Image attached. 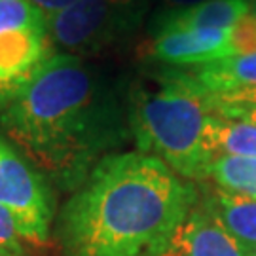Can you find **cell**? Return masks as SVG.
<instances>
[{
    "label": "cell",
    "instance_id": "obj_1",
    "mask_svg": "<svg viewBox=\"0 0 256 256\" xmlns=\"http://www.w3.org/2000/svg\"><path fill=\"white\" fill-rule=\"evenodd\" d=\"M196 205L194 184L154 156H106L63 207V245L68 256H162Z\"/></svg>",
    "mask_w": 256,
    "mask_h": 256
},
{
    "label": "cell",
    "instance_id": "obj_2",
    "mask_svg": "<svg viewBox=\"0 0 256 256\" xmlns=\"http://www.w3.org/2000/svg\"><path fill=\"white\" fill-rule=\"evenodd\" d=\"M0 126L28 158L66 173L129 128L128 101L86 57L54 52L0 92Z\"/></svg>",
    "mask_w": 256,
    "mask_h": 256
},
{
    "label": "cell",
    "instance_id": "obj_3",
    "mask_svg": "<svg viewBox=\"0 0 256 256\" xmlns=\"http://www.w3.org/2000/svg\"><path fill=\"white\" fill-rule=\"evenodd\" d=\"M207 97L176 68L137 84L128 95L129 131L138 152L154 156L184 180L207 178L212 162L205 128L210 116Z\"/></svg>",
    "mask_w": 256,
    "mask_h": 256
},
{
    "label": "cell",
    "instance_id": "obj_4",
    "mask_svg": "<svg viewBox=\"0 0 256 256\" xmlns=\"http://www.w3.org/2000/svg\"><path fill=\"white\" fill-rule=\"evenodd\" d=\"M0 207L18 224L21 239L44 243L50 234L52 202L46 180L8 140L0 137Z\"/></svg>",
    "mask_w": 256,
    "mask_h": 256
},
{
    "label": "cell",
    "instance_id": "obj_5",
    "mask_svg": "<svg viewBox=\"0 0 256 256\" xmlns=\"http://www.w3.org/2000/svg\"><path fill=\"white\" fill-rule=\"evenodd\" d=\"M48 32L55 52L78 57L101 54L129 36L106 0H74L48 18Z\"/></svg>",
    "mask_w": 256,
    "mask_h": 256
},
{
    "label": "cell",
    "instance_id": "obj_6",
    "mask_svg": "<svg viewBox=\"0 0 256 256\" xmlns=\"http://www.w3.org/2000/svg\"><path fill=\"white\" fill-rule=\"evenodd\" d=\"M150 57L174 68L198 66L232 57L230 28L222 30H169L152 34Z\"/></svg>",
    "mask_w": 256,
    "mask_h": 256
},
{
    "label": "cell",
    "instance_id": "obj_7",
    "mask_svg": "<svg viewBox=\"0 0 256 256\" xmlns=\"http://www.w3.org/2000/svg\"><path fill=\"white\" fill-rule=\"evenodd\" d=\"M54 52L48 25L0 28V92L23 80Z\"/></svg>",
    "mask_w": 256,
    "mask_h": 256
},
{
    "label": "cell",
    "instance_id": "obj_8",
    "mask_svg": "<svg viewBox=\"0 0 256 256\" xmlns=\"http://www.w3.org/2000/svg\"><path fill=\"white\" fill-rule=\"evenodd\" d=\"M162 256H250L205 207H194Z\"/></svg>",
    "mask_w": 256,
    "mask_h": 256
},
{
    "label": "cell",
    "instance_id": "obj_9",
    "mask_svg": "<svg viewBox=\"0 0 256 256\" xmlns=\"http://www.w3.org/2000/svg\"><path fill=\"white\" fill-rule=\"evenodd\" d=\"M176 72L207 97L256 90V52L232 55L198 66H184L176 68Z\"/></svg>",
    "mask_w": 256,
    "mask_h": 256
},
{
    "label": "cell",
    "instance_id": "obj_10",
    "mask_svg": "<svg viewBox=\"0 0 256 256\" xmlns=\"http://www.w3.org/2000/svg\"><path fill=\"white\" fill-rule=\"evenodd\" d=\"M250 12L248 0H205L192 8L162 12L152 23V34L169 30H222L232 28Z\"/></svg>",
    "mask_w": 256,
    "mask_h": 256
},
{
    "label": "cell",
    "instance_id": "obj_11",
    "mask_svg": "<svg viewBox=\"0 0 256 256\" xmlns=\"http://www.w3.org/2000/svg\"><path fill=\"white\" fill-rule=\"evenodd\" d=\"M203 207L252 254L256 248V198L216 188L209 194Z\"/></svg>",
    "mask_w": 256,
    "mask_h": 256
},
{
    "label": "cell",
    "instance_id": "obj_12",
    "mask_svg": "<svg viewBox=\"0 0 256 256\" xmlns=\"http://www.w3.org/2000/svg\"><path fill=\"white\" fill-rule=\"evenodd\" d=\"M205 142L212 160L220 156L256 158V124L210 112L205 128Z\"/></svg>",
    "mask_w": 256,
    "mask_h": 256
},
{
    "label": "cell",
    "instance_id": "obj_13",
    "mask_svg": "<svg viewBox=\"0 0 256 256\" xmlns=\"http://www.w3.org/2000/svg\"><path fill=\"white\" fill-rule=\"evenodd\" d=\"M207 176L222 190L256 198V158H214L209 165Z\"/></svg>",
    "mask_w": 256,
    "mask_h": 256
},
{
    "label": "cell",
    "instance_id": "obj_14",
    "mask_svg": "<svg viewBox=\"0 0 256 256\" xmlns=\"http://www.w3.org/2000/svg\"><path fill=\"white\" fill-rule=\"evenodd\" d=\"M230 46H232L234 55H245L256 52V16L252 12L245 14L230 28Z\"/></svg>",
    "mask_w": 256,
    "mask_h": 256
},
{
    "label": "cell",
    "instance_id": "obj_15",
    "mask_svg": "<svg viewBox=\"0 0 256 256\" xmlns=\"http://www.w3.org/2000/svg\"><path fill=\"white\" fill-rule=\"evenodd\" d=\"M106 2L118 14V18L122 19V23L128 28L129 34H133L144 19L150 0H106Z\"/></svg>",
    "mask_w": 256,
    "mask_h": 256
},
{
    "label": "cell",
    "instance_id": "obj_16",
    "mask_svg": "<svg viewBox=\"0 0 256 256\" xmlns=\"http://www.w3.org/2000/svg\"><path fill=\"white\" fill-rule=\"evenodd\" d=\"M0 248L18 256L23 252L18 224L4 207H0Z\"/></svg>",
    "mask_w": 256,
    "mask_h": 256
},
{
    "label": "cell",
    "instance_id": "obj_17",
    "mask_svg": "<svg viewBox=\"0 0 256 256\" xmlns=\"http://www.w3.org/2000/svg\"><path fill=\"white\" fill-rule=\"evenodd\" d=\"M207 101H209L210 108H222V106H256V90L228 93V95H220V97H207Z\"/></svg>",
    "mask_w": 256,
    "mask_h": 256
},
{
    "label": "cell",
    "instance_id": "obj_18",
    "mask_svg": "<svg viewBox=\"0 0 256 256\" xmlns=\"http://www.w3.org/2000/svg\"><path fill=\"white\" fill-rule=\"evenodd\" d=\"M220 116L234 120H243V122H250L256 124V106H222V108H210Z\"/></svg>",
    "mask_w": 256,
    "mask_h": 256
},
{
    "label": "cell",
    "instance_id": "obj_19",
    "mask_svg": "<svg viewBox=\"0 0 256 256\" xmlns=\"http://www.w3.org/2000/svg\"><path fill=\"white\" fill-rule=\"evenodd\" d=\"M30 2L42 10V12L46 14V18H50V16H54L55 12H59V10H63L64 6L72 4L74 0H30Z\"/></svg>",
    "mask_w": 256,
    "mask_h": 256
},
{
    "label": "cell",
    "instance_id": "obj_20",
    "mask_svg": "<svg viewBox=\"0 0 256 256\" xmlns=\"http://www.w3.org/2000/svg\"><path fill=\"white\" fill-rule=\"evenodd\" d=\"M164 4V12H174V10L192 8L196 4H202L205 0H160Z\"/></svg>",
    "mask_w": 256,
    "mask_h": 256
},
{
    "label": "cell",
    "instance_id": "obj_21",
    "mask_svg": "<svg viewBox=\"0 0 256 256\" xmlns=\"http://www.w3.org/2000/svg\"><path fill=\"white\" fill-rule=\"evenodd\" d=\"M248 2H250V12L256 16V0H248Z\"/></svg>",
    "mask_w": 256,
    "mask_h": 256
},
{
    "label": "cell",
    "instance_id": "obj_22",
    "mask_svg": "<svg viewBox=\"0 0 256 256\" xmlns=\"http://www.w3.org/2000/svg\"><path fill=\"white\" fill-rule=\"evenodd\" d=\"M0 256H18V254H12V252H6V250L0 248Z\"/></svg>",
    "mask_w": 256,
    "mask_h": 256
},
{
    "label": "cell",
    "instance_id": "obj_23",
    "mask_svg": "<svg viewBox=\"0 0 256 256\" xmlns=\"http://www.w3.org/2000/svg\"><path fill=\"white\" fill-rule=\"evenodd\" d=\"M250 256H256V248H254V250H252V254H250Z\"/></svg>",
    "mask_w": 256,
    "mask_h": 256
}]
</instances>
